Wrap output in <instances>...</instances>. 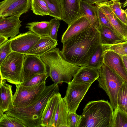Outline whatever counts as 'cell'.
Returning <instances> with one entry per match:
<instances>
[{"instance_id":"cell-21","label":"cell","mask_w":127,"mask_h":127,"mask_svg":"<svg viewBox=\"0 0 127 127\" xmlns=\"http://www.w3.org/2000/svg\"><path fill=\"white\" fill-rule=\"evenodd\" d=\"M99 70L85 66L81 67L71 82L73 83H93L99 77Z\"/></svg>"},{"instance_id":"cell-34","label":"cell","mask_w":127,"mask_h":127,"mask_svg":"<svg viewBox=\"0 0 127 127\" xmlns=\"http://www.w3.org/2000/svg\"><path fill=\"white\" fill-rule=\"evenodd\" d=\"M12 51L10 39L0 45V64Z\"/></svg>"},{"instance_id":"cell-18","label":"cell","mask_w":127,"mask_h":127,"mask_svg":"<svg viewBox=\"0 0 127 127\" xmlns=\"http://www.w3.org/2000/svg\"><path fill=\"white\" fill-rule=\"evenodd\" d=\"M58 44L57 40L52 39L50 36L40 37L39 40L26 54L40 57L55 48Z\"/></svg>"},{"instance_id":"cell-28","label":"cell","mask_w":127,"mask_h":127,"mask_svg":"<svg viewBox=\"0 0 127 127\" xmlns=\"http://www.w3.org/2000/svg\"><path fill=\"white\" fill-rule=\"evenodd\" d=\"M0 127H26L16 118L3 113L0 116Z\"/></svg>"},{"instance_id":"cell-40","label":"cell","mask_w":127,"mask_h":127,"mask_svg":"<svg viewBox=\"0 0 127 127\" xmlns=\"http://www.w3.org/2000/svg\"><path fill=\"white\" fill-rule=\"evenodd\" d=\"M8 40V38L3 36L0 35V45Z\"/></svg>"},{"instance_id":"cell-29","label":"cell","mask_w":127,"mask_h":127,"mask_svg":"<svg viewBox=\"0 0 127 127\" xmlns=\"http://www.w3.org/2000/svg\"><path fill=\"white\" fill-rule=\"evenodd\" d=\"M112 10L117 17L124 23L127 25V17L125 10L121 6V3L119 1L104 2Z\"/></svg>"},{"instance_id":"cell-19","label":"cell","mask_w":127,"mask_h":127,"mask_svg":"<svg viewBox=\"0 0 127 127\" xmlns=\"http://www.w3.org/2000/svg\"><path fill=\"white\" fill-rule=\"evenodd\" d=\"M6 82L0 79V116L13 106L12 86Z\"/></svg>"},{"instance_id":"cell-16","label":"cell","mask_w":127,"mask_h":127,"mask_svg":"<svg viewBox=\"0 0 127 127\" xmlns=\"http://www.w3.org/2000/svg\"><path fill=\"white\" fill-rule=\"evenodd\" d=\"M92 26L88 19L82 15L71 22L62 36L63 43L73 36L87 30Z\"/></svg>"},{"instance_id":"cell-35","label":"cell","mask_w":127,"mask_h":127,"mask_svg":"<svg viewBox=\"0 0 127 127\" xmlns=\"http://www.w3.org/2000/svg\"><path fill=\"white\" fill-rule=\"evenodd\" d=\"M96 6L100 25H104L108 27L120 35L112 26L107 17L103 12L100 8L98 6L96 5Z\"/></svg>"},{"instance_id":"cell-22","label":"cell","mask_w":127,"mask_h":127,"mask_svg":"<svg viewBox=\"0 0 127 127\" xmlns=\"http://www.w3.org/2000/svg\"><path fill=\"white\" fill-rule=\"evenodd\" d=\"M98 30L102 45H112L126 41L122 36L105 26L100 25Z\"/></svg>"},{"instance_id":"cell-27","label":"cell","mask_w":127,"mask_h":127,"mask_svg":"<svg viewBox=\"0 0 127 127\" xmlns=\"http://www.w3.org/2000/svg\"><path fill=\"white\" fill-rule=\"evenodd\" d=\"M112 127H127V113L118 107L114 109Z\"/></svg>"},{"instance_id":"cell-30","label":"cell","mask_w":127,"mask_h":127,"mask_svg":"<svg viewBox=\"0 0 127 127\" xmlns=\"http://www.w3.org/2000/svg\"><path fill=\"white\" fill-rule=\"evenodd\" d=\"M46 3L50 11V16L62 20V13L60 0H43Z\"/></svg>"},{"instance_id":"cell-6","label":"cell","mask_w":127,"mask_h":127,"mask_svg":"<svg viewBox=\"0 0 127 127\" xmlns=\"http://www.w3.org/2000/svg\"><path fill=\"white\" fill-rule=\"evenodd\" d=\"M25 54L12 51L0 64V79L15 85L22 83Z\"/></svg>"},{"instance_id":"cell-36","label":"cell","mask_w":127,"mask_h":127,"mask_svg":"<svg viewBox=\"0 0 127 127\" xmlns=\"http://www.w3.org/2000/svg\"><path fill=\"white\" fill-rule=\"evenodd\" d=\"M50 23V37L52 39L57 40V32L60 25L59 20L54 18L51 19Z\"/></svg>"},{"instance_id":"cell-13","label":"cell","mask_w":127,"mask_h":127,"mask_svg":"<svg viewBox=\"0 0 127 127\" xmlns=\"http://www.w3.org/2000/svg\"><path fill=\"white\" fill-rule=\"evenodd\" d=\"M103 63L127 81V72L122 56L111 51L105 50L103 51Z\"/></svg>"},{"instance_id":"cell-7","label":"cell","mask_w":127,"mask_h":127,"mask_svg":"<svg viewBox=\"0 0 127 127\" xmlns=\"http://www.w3.org/2000/svg\"><path fill=\"white\" fill-rule=\"evenodd\" d=\"M46 84L45 82L33 86L16 85V90L13 96L12 107L24 108L31 105L41 95L46 86Z\"/></svg>"},{"instance_id":"cell-25","label":"cell","mask_w":127,"mask_h":127,"mask_svg":"<svg viewBox=\"0 0 127 127\" xmlns=\"http://www.w3.org/2000/svg\"><path fill=\"white\" fill-rule=\"evenodd\" d=\"M30 6L31 10L36 15L50 16V11L43 0H31Z\"/></svg>"},{"instance_id":"cell-32","label":"cell","mask_w":127,"mask_h":127,"mask_svg":"<svg viewBox=\"0 0 127 127\" xmlns=\"http://www.w3.org/2000/svg\"><path fill=\"white\" fill-rule=\"evenodd\" d=\"M102 46L103 51H111L122 56H127V40L112 45Z\"/></svg>"},{"instance_id":"cell-38","label":"cell","mask_w":127,"mask_h":127,"mask_svg":"<svg viewBox=\"0 0 127 127\" xmlns=\"http://www.w3.org/2000/svg\"><path fill=\"white\" fill-rule=\"evenodd\" d=\"M92 4L96 3L102 2H106L108 0H81Z\"/></svg>"},{"instance_id":"cell-12","label":"cell","mask_w":127,"mask_h":127,"mask_svg":"<svg viewBox=\"0 0 127 127\" xmlns=\"http://www.w3.org/2000/svg\"><path fill=\"white\" fill-rule=\"evenodd\" d=\"M81 0H60L61 7L62 20L69 25L82 15L81 6Z\"/></svg>"},{"instance_id":"cell-15","label":"cell","mask_w":127,"mask_h":127,"mask_svg":"<svg viewBox=\"0 0 127 127\" xmlns=\"http://www.w3.org/2000/svg\"><path fill=\"white\" fill-rule=\"evenodd\" d=\"M105 14L111 24L117 32L127 40V25L123 22L115 15L110 8L104 2L96 3Z\"/></svg>"},{"instance_id":"cell-2","label":"cell","mask_w":127,"mask_h":127,"mask_svg":"<svg viewBox=\"0 0 127 127\" xmlns=\"http://www.w3.org/2000/svg\"><path fill=\"white\" fill-rule=\"evenodd\" d=\"M58 85L54 83L46 86L40 96L33 103L24 108L12 107L5 113L16 118L26 127H41L42 114L49 99L59 93Z\"/></svg>"},{"instance_id":"cell-37","label":"cell","mask_w":127,"mask_h":127,"mask_svg":"<svg viewBox=\"0 0 127 127\" xmlns=\"http://www.w3.org/2000/svg\"><path fill=\"white\" fill-rule=\"evenodd\" d=\"M81 119V115H78L76 112H69L68 117L69 127H78Z\"/></svg>"},{"instance_id":"cell-4","label":"cell","mask_w":127,"mask_h":127,"mask_svg":"<svg viewBox=\"0 0 127 127\" xmlns=\"http://www.w3.org/2000/svg\"><path fill=\"white\" fill-rule=\"evenodd\" d=\"M114 111L108 101H90L83 109L78 127H112Z\"/></svg>"},{"instance_id":"cell-41","label":"cell","mask_w":127,"mask_h":127,"mask_svg":"<svg viewBox=\"0 0 127 127\" xmlns=\"http://www.w3.org/2000/svg\"><path fill=\"white\" fill-rule=\"evenodd\" d=\"M122 6L123 7H124L127 6V0L124 2Z\"/></svg>"},{"instance_id":"cell-26","label":"cell","mask_w":127,"mask_h":127,"mask_svg":"<svg viewBox=\"0 0 127 127\" xmlns=\"http://www.w3.org/2000/svg\"><path fill=\"white\" fill-rule=\"evenodd\" d=\"M103 51L100 44L94 53L87 66L99 70L103 64Z\"/></svg>"},{"instance_id":"cell-31","label":"cell","mask_w":127,"mask_h":127,"mask_svg":"<svg viewBox=\"0 0 127 127\" xmlns=\"http://www.w3.org/2000/svg\"><path fill=\"white\" fill-rule=\"evenodd\" d=\"M117 105L120 109L127 113V81H124L119 89Z\"/></svg>"},{"instance_id":"cell-39","label":"cell","mask_w":127,"mask_h":127,"mask_svg":"<svg viewBox=\"0 0 127 127\" xmlns=\"http://www.w3.org/2000/svg\"><path fill=\"white\" fill-rule=\"evenodd\" d=\"M122 57L126 70L127 72V56H122Z\"/></svg>"},{"instance_id":"cell-43","label":"cell","mask_w":127,"mask_h":127,"mask_svg":"<svg viewBox=\"0 0 127 127\" xmlns=\"http://www.w3.org/2000/svg\"><path fill=\"white\" fill-rule=\"evenodd\" d=\"M119 0H110L111 1H119Z\"/></svg>"},{"instance_id":"cell-24","label":"cell","mask_w":127,"mask_h":127,"mask_svg":"<svg viewBox=\"0 0 127 127\" xmlns=\"http://www.w3.org/2000/svg\"><path fill=\"white\" fill-rule=\"evenodd\" d=\"M26 27L40 37L50 36V21L34 22L28 23Z\"/></svg>"},{"instance_id":"cell-20","label":"cell","mask_w":127,"mask_h":127,"mask_svg":"<svg viewBox=\"0 0 127 127\" xmlns=\"http://www.w3.org/2000/svg\"><path fill=\"white\" fill-rule=\"evenodd\" d=\"M59 93L49 99L43 111L41 119V127H52L53 116L56 106L62 98Z\"/></svg>"},{"instance_id":"cell-23","label":"cell","mask_w":127,"mask_h":127,"mask_svg":"<svg viewBox=\"0 0 127 127\" xmlns=\"http://www.w3.org/2000/svg\"><path fill=\"white\" fill-rule=\"evenodd\" d=\"M80 6L82 15L90 22L92 25L97 29L100 25L97 12L96 6L81 0Z\"/></svg>"},{"instance_id":"cell-10","label":"cell","mask_w":127,"mask_h":127,"mask_svg":"<svg viewBox=\"0 0 127 127\" xmlns=\"http://www.w3.org/2000/svg\"><path fill=\"white\" fill-rule=\"evenodd\" d=\"M40 37L29 31L10 38L13 51L26 54L39 40Z\"/></svg>"},{"instance_id":"cell-9","label":"cell","mask_w":127,"mask_h":127,"mask_svg":"<svg viewBox=\"0 0 127 127\" xmlns=\"http://www.w3.org/2000/svg\"><path fill=\"white\" fill-rule=\"evenodd\" d=\"M46 73V66L40 57L25 54L22 72V83L35 74Z\"/></svg>"},{"instance_id":"cell-1","label":"cell","mask_w":127,"mask_h":127,"mask_svg":"<svg viewBox=\"0 0 127 127\" xmlns=\"http://www.w3.org/2000/svg\"><path fill=\"white\" fill-rule=\"evenodd\" d=\"M63 43L60 53L65 60L81 67L87 66L101 44L99 32L92 26Z\"/></svg>"},{"instance_id":"cell-8","label":"cell","mask_w":127,"mask_h":127,"mask_svg":"<svg viewBox=\"0 0 127 127\" xmlns=\"http://www.w3.org/2000/svg\"><path fill=\"white\" fill-rule=\"evenodd\" d=\"M93 83L68 84L64 99L69 112H76L79 104Z\"/></svg>"},{"instance_id":"cell-11","label":"cell","mask_w":127,"mask_h":127,"mask_svg":"<svg viewBox=\"0 0 127 127\" xmlns=\"http://www.w3.org/2000/svg\"><path fill=\"white\" fill-rule=\"evenodd\" d=\"M31 0H4L0 2V18L21 15L28 12Z\"/></svg>"},{"instance_id":"cell-5","label":"cell","mask_w":127,"mask_h":127,"mask_svg":"<svg viewBox=\"0 0 127 127\" xmlns=\"http://www.w3.org/2000/svg\"><path fill=\"white\" fill-rule=\"evenodd\" d=\"M99 87L108 95L114 109L118 107L117 96L119 89L125 81L112 69L103 63L99 71Z\"/></svg>"},{"instance_id":"cell-17","label":"cell","mask_w":127,"mask_h":127,"mask_svg":"<svg viewBox=\"0 0 127 127\" xmlns=\"http://www.w3.org/2000/svg\"><path fill=\"white\" fill-rule=\"evenodd\" d=\"M69 113L66 103L64 98H62L55 109L52 127H69Z\"/></svg>"},{"instance_id":"cell-3","label":"cell","mask_w":127,"mask_h":127,"mask_svg":"<svg viewBox=\"0 0 127 127\" xmlns=\"http://www.w3.org/2000/svg\"><path fill=\"white\" fill-rule=\"evenodd\" d=\"M40 57L46 66L47 72L56 84L70 83L81 68L65 60L58 48L46 53Z\"/></svg>"},{"instance_id":"cell-14","label":"cell","mask_w":127,"mask_h":127,"mask_svg":"<svg viewBox=\"0 0 127 127\" xmlns=\"http://www.w3.org/2000/svg\"><path fill=\"white\" fill-rule=\"evenodd\" d=\"M21 15L0 18V35L8 38L13 37L19 33L22 21Z\"/></svg>"},{"instance_id":"cell-42","label":"cell","mask_w":127,"mask_h":127,"mask_svg":"<svg viewBox=\"0 0 127 127\" xmlns=\"http://www.w3.org/2000/svg\"><path fill=\"white\" fill-rule=\"evenodd\" d=\"M125 12H126V16L127 17V8L125 10Z\"/></svg>"},{"instance_id":"cell-33","label":"cell","mask_w":127,"mask_h":127,"mask_svg":"<svg viewBox=\"0 0 127 127\" xmlns=\"http://www.w3.org/2000/svg\"><path fill=\"white\" fill-rule=\"evenodd\" d=\"M50 76L47 73L37 74L28 79L20 85L25 86H31L37 85L46 82L47 78Z\"/></svg>"}]
</instances>
